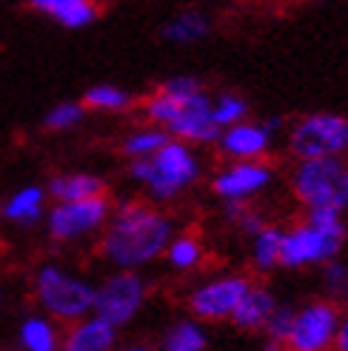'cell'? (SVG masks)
<instances>
[{
  "mask_svg": "<svg viewBox=\"0 0 348 351\" xmlns=\"http://www.w3.org/2000/svg\"><path fill=\"white\" fill-rule=\"evenodd\" d=\"M263 351H286V346H283V343H271V340H266Z\"/></svg>",
  "mask_w": 348,
  "mask_h": 351,
  "instance_id": "d590c367",
  "label": "cell"
},
{
  "mask_svg": "<svg viewBox=\"0 0 348 351\" xmlns=\"http://www.w3.org/2000/svg\"><path fill=\"white\" fill-rule=\"evenodd\" d=\"M274 137L263 129V123H249L243 120L237 126L223 129L217 137V149L223 157H229L232 163H257L269 154Z\"/></svg>",
  "mask_w": 348,
  "mask_h": 351,
  "instance_id": "4fadbf2b",
  "label": "cell"
},
{
  "mask_svg": "<svg viewBox=\"0 0 348 351\" xmlns=\"http://www.w3.org/2000/svg\"><path fill=\"white\" fill-rule=\"evenodd\" d=\"M246 114H249L246 100H243L240 95H234V92H223V95H217L212 100V120H214V126L220 132L243 123V120H246Z\"/></svg>",
  "mask_w": 348,
  "mask_h": 351,
  "instance_id": "d4e9b609",
  "label": "cell"
},
{
  "mask_svg": "<svg viewBox=\"0 0 348 351\" xmlns=\"http://www.w3.org/2000/svg\"><path fill=\"white\" fill-rule=\"evenodd\" d=\"M109 217H112V203L106 195L77 203H55V208L46 215V229L55 240L69 243L103 229Z\"/></svg>",
  "mask_w": 348,
  "mask_h": 351,
  "instance_id": "30bf717a",
  "label": "cell"
},
{
  "mask_svg": "<svg viewBox=\"0 0 348 351\" xmlns=\"http://www.w3.org/2000/svg\"><path fill=\"white\" fill-rule=\"evenodd\" d=\"M34 294L51 323H77L92 314L95 286L60 266H43L34 277Z\"/></svg>",
  "mask_w": 348,
  "mask_h": 351,
  "instance_id": "3957f363",
  "label": "cell"
},
{
  "mask_svg": "<svg viewBox=\"0 0 348 351\" xmlns=\"http://www.w3.org/2000/svg\"><path fill=\"white\" fill-rule=\"evenodd\" d=\"M83 114H86V106H80V103H72V100H63V103H58V106L49 109L43 126L49 132H66V129H75L77 123L83 120Z\"/></svg>",
  "mask_w": 348,
  "mask_h": 351,
  "instance_id": "4316f807",
  "label": "cell"
},
{
  "mask_svg": "<svg viewBox=\"0 0 348 351\" xmlns=\"http://www.w3.org/2000/svg\"><path fill=\"white\" fill-rule=\"evenodd\" d=\"M274 308H277L274 291L266 289V286H251L246 291V297L240 300V306L234 308L232 323L243 331H263L269 317L274 314Z\"/></svg>",
  "mask_w": 348,
  "mask_h": 351,
  "instance_id": "9a60e30c",
  "label": "cell"
},
{
  "mask_svg": "<svg viewBox=\"0 0 348 351\" xmlns=\"http://www.w3.org/2000/svg\"><path fill=\"white\" fill-rule=\"evenodd\" d=\"M46 195H51L58 203H77L106 195V183L97 174H58L46 186Z\"/></svg>",
  "mask_w": 348,
  "mask_h": 351,
  "instance_id": "2e32d148",
  "label": "cell"
},
{
  "mask_svg": "<svg viewBox=\"0 0 348 351\" xmlns=\"http://www.w3.org/2000/svg\"><path fill=\"white\" fill-rule=\"evenodd\" d=\"M271 183H274V169L266 160H257V163H229L220 174H214L212 189L223 203H249Z\"/></svg>",
  "mask_w": 348,
  "mask_h": 351,
  "instance_id": "7c38bea8",
  "label": "cell"
},
{
  "mask_svg": "<svg viewBox=\"0 0 348 351\" xmlns=\"http://www.w3.org/2000/svg\"><path fill=\"white\" fill-rule=\"evenodd\" d=\"M340 195H343V206L348 208V160H343V178H340Z\"/></svg>",
  "mask_w": 348,
  "mask_h": 351,
  "instance_id": "836d02e7",
  "label": "cell"
},
{
  "mask_svg": "<svg viewBox=\"0 0 348 351\" xmlns=\"http://www.w3.org/2000/svg\"><path fill=\"white\" fill-rule=\"evenodd\" d=\"M225 215H229V220H232L246 237H257L260 232L266 229V220L260 217L249 203H225Z\"/></svg>",
  "mask_w": 348,
  "mask_h": 351,
  "instance_id": "f1b7e54d",
  "label": "cell"
},
{
  "mask_svg": "<svg viewBox=\"0 0 348 351\" xmlns=\"http://www.w3.org/2000/svg\"><path fill=\"white\" fill-rule=\"evenodd\" d=\"M311 229H317L323 234H334V237H345V220L340 208H311L306 212V220Z\"/></svg>",
  "mask_w": 348,
  "mask_h": 351,
  "instance_id": "f546056e",
  "label": "cell"
},
{
  "mask_svg": "<svg viewBox=\"0 0 348 351\" xmlns=\"http://www.w3.org/2000/svg\"><path fill=\"white\" fill-rule=\"evenodd\" d=\"M21 346L26 351H60L58 326L43 314H32L21 323Z\"/></svg>",
  "mask_w": 348,
  "mask_h": 351,
  "instance_id": "ffe728a7",
  "label": "cell"
},
{
  "mask_svg": "<svg viewBox=\"0 0 348 351\" xmlns=\"http://www.w3.org/2000/svg\"><path fill=\"white\" fill-rule=\"evenodd\" d=\"M340 308L332 300H314L294 311L286 351H332L340 326Z\"/></svg>",
  "mask_w": 348,
  "mask_h": 351,
  "instance_id": "52a82bcc",
  "label": "cell"
},
{
  "mask_svg": "<svg viewBox=\"0 0 348 351\" xmlns=\"http://www.w3.org/2000/svg\"><path fill=\"white\" fill-rule=\"evenodd\" d=\"M294 306H288V303H277V308H274V314L269 317V323H266V340H271V343H283L286 346V337H288V331H291V323H294Z\"/></svg>",
  "mask_w": 348,
  "mask_h": 351,
  "instance_id": "4dcf8cb0",
  "label": "cell"
},
{
  "mask_svg": "<svg viewBox=\"0 0 348 351\" xmlns=\"http://www.w3.org/2000/svg\"><path fill=\"white\" fill-rule=\"evenodd\" d=\"M166 260H169V266L177 271H195L203 263V245L191 234H174L166 249Z\"/></svg>",
  "mask_w": 348,
  "mask_h": 351,
  "instance_id": "603a6c76",
  "label": "cell"
},
{
  "mask_svg": "<svg viewBox=\"0 0 348 351\" xmlns=\"http://www.w3.org/2000/svg\"><path fill=\"white\" fill-rule=\"evenodd\" d=\"M117 328L97 320L95 314L72 323V328L60 337V351H114Z\"/></svg>",
  "mask_w": 348,
  "mask_h": 351,
  "instance_id": "5bb4252c",
  "label": "cell"
},
{
  "mask_svg": "<svg viewBox=\"0 0 348 351\" xmlns=\"http://www.w3.org/2000/svg\"><path fill=\"white\" fill-rule=\"evenodd\" d=\"M83 103L89 109H100V112H126L132 106V95L117 89L112 83H100V86H92V89L86 92Z\"/></svg>",
  "mask_w": 348,
  "mask_h": 351,
  "instance_id": "484cf974",
  "label": "cell"
},
{
  "mask_svg": "<svg viewBox=\"0 0 348 351\" xmlns=\"http://www.w3.org/2000/svg\"><path fill=\"white\" fill-rule=\"evenodd\" d=\"M345 245V237L323 234L311 229L308 223H297L291 229H283V245H280V266L286 269H308V266H325L334 260Z\"/></svg>",
  "mask_w": 348,
  "mask_h": 351,
  "instance_id": "9c48e42d",
  "label": "cell"
},
{
  "mask_svg": "<svg viewBox=\"0 0 348 351\" xmlns=\"http://www.w3.org/2000/svg\"><path fill=\"white\" fill-rule=\"evenodd\" d=\"M160 92L186 100V97H195V95L206 92V86H203L197 77H191V75H177V77H169V80L160 86Z\"/></svg>",
  "mask_w": 348,
  "mask_h": 351,
  "instance_id": "1f68e13d",
  "label": "cell"
},
{
  "mask_svg": "<svg viewBox=\"0 0 348 351\" xmlns=\"http://www.w3.org/2000/svg\"><path fill=\"white\" fill-rule=\"evenodd\" d=\"M0 297H3V294H0Z\"/></svg>",
  "mask_w": 348,
  "mask_h": 351,
  "instance_id": "74e56055",
  "label": "cell"
},
{
  "mask_svg": "<svg viewBox=\"0 0 348 351\" xmlns=\"http://www.w3.org/2000/svg\"><path fill=\"white\" fill-rule=\"evenodd\" d=\"M114 351H158L151 346H126V348H114Z\"/></svg>",
  "mask_w": 348,
  "mask_h": 351,
  "instance_id": "e575fe53",
  "label": "cell"
},
{
  "mask_svg": "<svg viewBox=\"0 0 348 351\" xmlns=\"http://www.w3.org/2000/svg\"><path fill=\"white\" fill-rule=\"evenodd\" d=\"M46 189L40 186H23L3 203V217L12 220L14 226H38L43 220L46 208Z\"/></svg>",
  "mask_w": 348,
  "mask_h": 351,
  "instance_id": "ac0fdd59",
  "label": "cell"
},
{
  "mask_svg": "<svg viewBox=\"0 0 348 351\" xmlns=\"http://www.w3.org/2000/svg\"><path fill=\"white\" fill-rule=\"evenodd\" d=\"M0 217H3V200H0Z\"/></svg>",
  "mask_w": 348,
  "mask_h": 351,
  "instance_id": "8d00e7d4",
  "label": "cell"
},
{
  "mask_svg": "<svg viewBox=\"0 0 348 351\" xmlns=\"http://www.w3.org/2000/svg\"><path fill=\"white\" fill-rule=\"evenodd\" d=\"M146 280L137 271H114L95 289L92 314L112 328H123L140 314L146 303Z\"/></svg>",
  "mask_w": 348,
  "mask_h": 351,
  "instance_id": "5b68a950",
  "label": "cell"
},
{
  "mask_svg": "<svg viewBox=\"0 0 348 351\" xmlns=\"http://www.w3.org/2000/svg\"><path fill=\"white\" fill-rule=\"evenodd\" d=\"M340 178H343L340 157L303 160L291 174V191L306 206V212H311V208H340V212H345L340 195Z\"/></svg>",
  "mask_w": 348,
  "mask_h": 351,
  "instance_id": "8992f818",
  "label": "cell"
},
{
  "mask_svg": "<svg viewBox=\"0 0 348 351\" xmlns=\"http://www.w3.org/2000/svg\"><path fill=\"white\" fill-rule=\"evenodd\" d=\"M288 152L303 160H323V157H340L348 152V117L317 112L300 123H294L288 134Z\"/></svg>",
  "mask_w": 348,
  "mask_h": 351,
  "instance_id": "277c9868",
  "label": "cell"
},
{
  "mask_svg": "<svg viewBox=\"0 0 348 351\" xmlns=\"http://www.w3.org/2000/svg\"><path fill=\"white\" fill-rule=\"evenodd\" d=\"M129 174L154 200H171L183 195L191 183H197L200 157L180 140H169L158 154L146 157V160H132Z\"/></svg>",
  "mask_w": 348,
  "mask_h": 351,
  "instance_id": "7a4b0ae2",
  "label": "cell"
},
{
  "mask_svg": "<svg viewBox=\"0 0 348 351\" xmlns=\"http://www.w3.org/2000/svg\"><path fill=\"white\" fill-rule=\"evenodd\" d=\"M169 134L158 126H146V129H134L126 140H123V152L132 157V160H146V157L158 154L166 143H169Z\"/></svg>",
  "mask_w": 348,
  "mask_h": 351,
  "instance_id": "cb8c5ba5",
  "label": "cell"
},
{
  "mask_svg": "<svg viewBox=\"0 0 348 351\" xmlns=\"http://www.w3.org/2000/svg\"><path fill=\"white\" fill-rule=\"evenodd\" d=\"M280 245H283V229L269 226L260 232L257 237H251V263L257 271H271L280 266Z\"/></svg>",
  "mask_w": 348,
  "mask_h": 351,
  "instance_id": "7402d4cb",
  "label": "cell"
},
{
  "mask_svg": "<svg viewBox=\"0 0 348 351\" xmlns=\"http://www.w3.org/2000/svg\"><path fill=\"white\" fill-rule=\"evenodd\" d=\"M174 237V223L158 206L129 200L106 223L100 252L117 271H137L166 254Z\"/></svg>",
  "mask_w": 348,
  "mask_h": 351,
  "instance_id": "6da1fadb",
  "label": "cell"
},
{
  "mask_svg": "<svg viewBox=\"0 0 348 351\" xmlns=\"http://www.w3.org/2000/svg\"><path fill=\"white\" fill-rule=\"evenodd\" d=\"M212 32V21L203 12H180L177 17L163 26V40L169 43H197L203 38H208Z\"/></svg>",
  "mask_w": 348,
  "mask_h": 351,
  "instance_id": "d6986e66",
  "label": "cell"
},
{
  "mask_svg": "<svg viewBox=\"0 0 348 351\" xmlns=\"http://www.w3.org/2000/svg\"><path fill=\"white\" fill-rule=\"evenodd\" d=\"M212 95L208 92H200L195 97H186L180 100L177 106V114L174 120L166 126V134L171 140H180V143H195V146H212L217 143L220 137V129L214 126L212 120Z\"/></svg>",
  "mask_w": 348,
  "mask_h": 351,
  "instance_id": "8fae6325",
  "label": "cell"
},
{
  "mask_svg": "<svg viewBox=\"0 0 348 351\" xmlns=\"http://www.w3.org/2000/svg\"><path fill=\"white\" fill-rule=\"evenodd\" d=\"M320 269H323V286H325L328 294H332V303L340 306V300L348 294V263L334 257Z\"/></svg>",
  "mask_w": 348,
  "mask_h": 351,
  "instance_id": "83f0119b",
  "label": "cell"
},
{
  "mask_svg": "<svg viewBox=\"0 0 348 351\" xmlns=\"http://www.w3.org/2000/svg\"><path fill=\"white\" fill-rule=\"evenodd\" d=\"M32 9H38L66 29H83L97 21V6L89 0H34Z\"/></svg>",
  "mask_w": 348,
  "mask_h": 351,
  "instance_id": "e0dca14e",
  "label": "cell"
},
{
  "mask_svg": "<svg viewBox=\"0 0 348 351\" xmlns=\"http://www.w3.org/2000/svg\"><path fill=\"white\" fill-rule=\"evenodd\" d=\"M254 283L246 274H223L214 277L208 283L197 286L188 294V308H191V320L197 323H220V320H232L234 308L240 300L246 297V291Z\"/></svg>",
  "mask_w": 348,
  "mask_h": 351,
  "instance_id": "ba28073f",
  "label": "cell"
},
{
  "mask_svg": "<svg viewBox=\"0 0 348 351\" xmlns=\"http://www.w3.org/2000/svg\"><path fill=\"white\" fill-rule=\"evenodd\" d=\"M332 351H348V311L340 314V326H337V335H334V346Z\"/></svg>",
  "mask_w": 348,
  "mask_h": 351,
  "instance_id": "d6a6232c",
  "label": "cell"
},
{
  "mask_svg": "<svg viewBox=\"0 0 348 351\" xmlns=\"http://www.w3.org/2000/svg\"><path fill=\"white\" fill-rule=\"evenodd\" d=\"M206 346H208V337L203 323L191 317L177 320L160 340V351H206Z\"/></svg>",
  "mask_w": 348,
  "mask_h": 351,
  "instance_id": "44dd1931",
  "label": "cell"
}]
</instances>
